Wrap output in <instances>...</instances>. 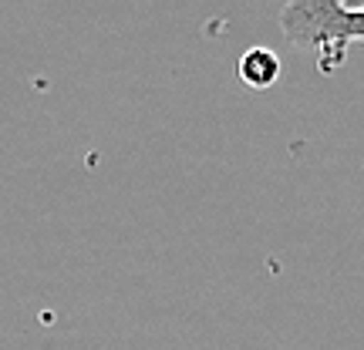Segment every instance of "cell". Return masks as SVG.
Segmentation results:
<instances>
[{
	"label": "cell",
	"mask_w": 364,
	"mask_h": 350,
	"mask_svg": "<svg viewBox=\"0 0 364 350\" xmlns=\"http://www.w3.org/2000/svg\"><path fill=\"white\" fill-rule=\"evenodd\" d=\"M280 27L290 44L317 54L321 71H338L351 44L364 40V4L344 0H294L280 11Z\"/></svg>",
	"instance_id": "obj_1"
},
{
	"label": "cell",
	"mask_w": 364,
	"mask_h": 350,
	"mask_svg": "<svg viewBox=\"0 0 364 350\" xmlns=\"http://www.w3.org/2000/svg\"><path fill=\"white\" fill-rule=\"evenodd\" d=\"M280 71H284V65H280V58H277L270 48H250V51H243V58H240V78L253 91L273 88L277 78H280Z\"/></svg>",
	"instance_id": "obj_2"
}]
</instances>
